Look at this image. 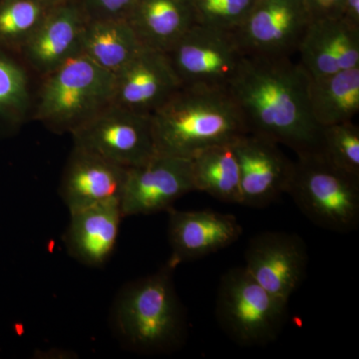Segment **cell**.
<instances>
[{
	"instance_id": "obj_1",
	"label": "cell",
	"mask_w": 359,
	"mask_h": 359,
	"mask_svg": "<svg viewBox=\"0 0 359 359\" xmlns=\"http://www.w3.org/2000/svg\"><path fill=\"white\" fill-rule=\"evenodd\" d=\"M309 78L292 57L245 56L229 87L248 133L302 156L320 154L323 127L311 115Z\"/></svg>"
},
{
	"instance_id": "obj_2",
	"label": "cell",
	"mask_w": 359,
	"mask_h": 359,
	"mask_svg": "<svg viewBox=\"0 0 359 359\" xmlns=\"http://www.w3.org/2000/svg\"><path fill=\"white\" fill-rule=\"evenodd\" d=\"M156 154L192 159L205 149L248 133L229 88L182 86L151 115Z\"/></svg>"
},
{
	"instance_id": "obj_3",
	"label": "cell",
	"mask_w": 359,
	"mask_h": 359,
	"mask_svg": "<svg viewBox=\"0 0 359 359\" xmlns=\"http://www.w3.org/2000/svg\"><path fill=\"white\" fill-rule=\"evenodd\" d=\"M174 269L167 264L154 275L130 283L118 297L116 327L133 351L164 353L185 340L186 314L175 289Z\"/></svg>"
},
{
	"instance_id": "obj_4",
	"label": "cell",
	"mask_w": 359,
	"mask_h": 359,
	"mask_svg": "<svg viewBox=\"0 0 359 359\" xmlns=\"http://www.w3.org/2000/svg\"><path fill=\"white\" fill-rule=\"evenodd\" d=\"M39 80L32 121L52 133L71 135L113 103L114 74L83 54Z\"/></svg>"
},
{
	"instance_id": "obj_5",
	"label": "cell",
	"mask_w": 359,
	"mask_h": 359,
	"mask_svg": "<svg viewBox=\"0 0 359 359\" xmlns=\"http://www.w3.org/2000/svg\"><path fill=\"white\" fill-rule=\"evenodd\" d=\"M287 194L314 224L334 233L359 224V177L337 169L321 154L297 157Z\"/></svg>"
},
{
	"instance_id": "obj_6",
	"label": "cell",
	"mask_w": 359,
	"mask_h": 359,
	"mask_svg": "<svg viewBox=\"0 0 359 359\" xmlns=\"http://www.w3.org/2000/svg\"><path fill=\"white\" fill-rule=\"evenodd\" d=\"M287 304L269 294L245 266L231 269L219 280L216 318L226 337L241 346H264L282 334Z\"/></svg>"
},
{
	"instance_id": "obj_7",
	"label": "cell",
	"mask_w": 359,
	"mask_h": 359,
	"mask_svg": "<svg viewBox=\"0 0 359 359\" xmlns=\"http://www.w3.org/2000/svg\"><path fill=\"white\" fill-rule=\"evenodd\" d=\"M73 147L127 168L138 167L156 154L152 120L114 104L71 134Z\"/></svg>"
},
{
	"instance_id": "obj_8",
	"label": "cell",
	"mask_w": 359,
	"mask_h": 359,
	"mask_svg": "<svg viewBox=\"0 0 359 359\" xmlns=\"http://www.w3.org/2000/svg\"><path fill=\"white\" fill-rule=\"evenodd\" d=\"M183 86L229 88L245 55L233 33L194 25L166 53Z\"/></svg>"
},
{
	"instance_id": "obj_9",
	"label": "cell",
	"mask_w": 359,
	"mask_h": 359,
	"mask_svg": "<svg viewBox=\"0 0 359 359\" xmlns=\"http://www.w3.org/2000/svg\"><path fill=\"white\" fill-rule=\"evenodd\" d=\"M311 21L304 0H257L233 34L245 56L292 57Z\"/></svg>"
},
{
	"instance_id": "obj_10",
	"label": "cell",
	"mask_w": 359,
	"mask_h": 359,
	"mask_svg": "<svg viewBox=\"0 0 359 359\" xmlns=\"http://www.w3.org/2000/svg\"><path fill=\"white\" fill-rule=\"evenodd\" d=\"M193 191L190 159L156 155L127 171L120 201L123 217L168 212L177 200Z\"/></svg>"
},
{
	"instance_id": "obj_11",
	"label": "cell",
	"mask_w": 359,
	"mask_h": 359,
	"mask_svg": "<svg viewBox=\"0 0 359 359\" xmlns=\"http://www.w3.org/2000/svg\"><path fill=\"white\" fill-rule=\"evenodd\" d=\"M245 269L266 292L289 304L304 282L309 264L306 243L285 231H264L250 241Z\"/></svg>"
},
{
	"instance_id": "obj_12",
	"label": "cell",
	"mask_w": 359,
	"mask_h": 359,
	"mask_svg": "<svg viewBox=\"0 0 359 359\" xmlns=\"http://www.w3.org/2000/svg\"><path fill=\"white\" fill-rule=\"evenodd\" d=\"M276 142L247 133L235 143L240 169L241 205L266 208L287 192L294 162Z\"/></svg>"
},
{
	"instance_id": "obj_13",
	"label": "cell",
	"mask_w": 359,
	"mask_h": 359,
	"mask_svg": "<svg viewBox=\"0 0 359 359\" xmlns=\"http://www.w3.org/2000/svg\"><path fill=\"white\" fill-rule=\"evenodd\" d=\"M87 22L78 0H63L52 9L18 56L39 79L82 54Z\"/></svg>"
},
{
	"instance_id": "obj_14",
	"label": "cell",
	"mask_w": 359,
	"mask_h": 359,
	"mask_svg": "<svg viewBox=\"0 0 359 359\" xmlns=\"http://www.w3.org/2000/svg\"><path fill=\"white\" fill-rule=\"evenodd\" d=\"M114 78L112 104L144 115H152L183 86L167 54L147 48Z\"/></svg>"
},
{
	"instance_id": "obj_15",
	"label": "cell",
	"mask_w": 359,
	"mask_h": 359,
	"mask_svg": "<svg viewBox=\"0 0 359 359\" xmlns=\"http://www.w3.org/2000/svg\"><path fill=\"white\" fill-rule=\"evenodd\" d=\"M168 212L171 257L167 264L173 269L226 249L242 236V226L233 215L212 210L179 211L174 208Z\"/></svg>"
},
{
	"instance_id": "obj_16",
	"label": "cell",
	"mask_w": 359,
	"mask_h": 359,
	"mask_svg": "<svg viewBox=\"0 0 359 359\" xmlns=\"http://www.w3.org/2000/svg\"><path fill=\"white\" fill-rule=\"evenodd\" d=\"M127 168L73 147L60 184V195L70 212L111 201H121Z\"/></svg>"
},
{
	"instance_id": "obj_17",
	"label": "cell",
	"mask_w": 359,
	"mask_h": 359,
	"mask_svg": "<svg viewBox=\"0 0 359 359\" xmlns=\"http://www.w3.org/2000/svg\"><path fill=\"white\" fill-rule=\"evenodd\" d=\"M297 53L311 79L359 67V29L341 18L311 20Z\"/></svg>"
},
{
	"instance_id": "obj_18",
	"label": "cell",
	"mask_w": 359,
	"mask_h": 359,
	"mask_svg": "<svg viewBox=\"0 0 359 359\" xmlns=\"http://www.w3.org/2000/svg\"><path fill=\"white\" fill-rule=\"evenodd\" d=\"M70 215L65 233L68 252L86 266H103L114 250L120 223L124 218L120 202L111 201Z\"/></svg>"
},
{
	"instance_id": "obj_19",
	"label": "cell",
	"mask_w": 359,
	"mask_h": 359,
	"mask_svg": "<svg viewBox=\"0 0 359 359\" xmlns=\"http://www.w3.org/2000/svg\"><path fill=\"white\" fill-rule=\"evenodd\" d=\"M127 21L144 48L168 53L195 25L193 0H136Z\"/></svg>"
},
{
	"instance_id": "obj_20",
	"label": "cell",
	"mask_w": 359,
	"mask_h": 359,
	"mask_svg": "<svg viewBox=\"0 0 359 359\" xmlns=\"http://www.w3.org/2000/svg\"><path fill=\"white\" fill-rule=\"evenodd\" d=\"M33 77L20 56L0 48V137L18 133L32 121Z\"/></svg>"
},
{
	"instance_id": "obj_21",
	"label": "cell",
	"mask_w": 359,
	"mask_h": 359,
	"mask_svg": "<svg viewBox=\"0 0 359 359\" xmlns=\"http://www.w3.org/2000/svg\"><path fill=\"white\" fill-rule=\"evenodd\" d=\"M309 101L320 127L353 121L359 112V67L309 80Z\"/></svg>"
},
{
	"instance_id": "obj_22",
	"label": "cell",
	"mask_w": 359,
	"mask_h": 359,
	"mask_svg": "<svg viewBox=\"0 0 359 359\" xmlns=\"http://www.w3.org/2000/svg\"><path fill=\"white\" fill-rule=\"evenodd\" d=\"M235 143L212 146L194 156L191 165L195 191L209 194L228 204L241 205L240 169Z\"/></svg>"
},
{
	"instance_id": "obj_23",
	"label": "cell",
	"mask_w": 359,
	"mask_h": 359,
	"mask_svg": "<svg viewBox=\"0 0 359 359\" xmlns=\"http://www.w3.org/2000/svg\"><path fill=\"white\" fill-rule=\"evenodd\" d=\"M143 48L127 20L87 22L82 54L112 74L119 72Z\"/></svg>"
},
{
	"instance_id": "obj_24",
	"label": "cell",
	"mask_w": 359,
	"mask_h": 359,
	"mask_svg": "<svg viewBox=\"0 0 359 359\" xmlns=\"http://www.w3.org/2000/svg\"><path fill=\"white\" fill-rule=\"evenodd\" d=\"M61 1L0 0V48L18 55L52 9Z\"/></svg>"
},
{
	"instance_id": "obj_25",
	"label": "cell",
	"mask_w": 359,
	"mask_h": 359,
	"mask_svg": "<svg viewBox=\"0 0 359 359\" xmlns=\"http://www.w3.org/2000/svg\"><path fill=\"white\" fill-rule=\"evenodd\" d=\"M337 169L359 177V128L353 121L323 127L321 152Z\"/></svg>"
},
{
	"instance_id": "obj_26",
	"label": "cell",
	"mask_w": 359,
	"mask_h": 359,
	"mask_svg": "<svg viewBox=\"0 0 359 359\" xmlns=\"http://www.w3.org/2000/svg\"><path fill=\"white\" fill-rule=\"evenodd\" d=\"M257 0H193L195 25L233 33L245 22Z\"/></svg>"
},
{
	"instance_id": "obj_27",
	"label": "cell",
	"mask_w": 359,
	"mask_h": 359,
	"mask_svg": "<svg viewBox=\"0 0 359 359\" xmlns=\"http://www.w3.org/2000/svg\"><path fill=\"white\" fill-rule=\"evenodd\" d=\"M88 21L127 20L136 0H78Z\"/></svg>"
},
{
	"instance_id": "obj_28",
	"label": "cell",
	"mask_w": 359,
	"mask_h": 359,
	"mask_svg": "<svg viewBox=\"0 0 359 359\" xmlns=\"http://www.w3.org/2000/svg\"><path fill=\"white\" fill-rule=\"evenodd\" d=\"M311 20L340 18L344 0H304Z\"/></svg>"
},
{
	"instance_id": "obj_29",
	"label": "cell",
	"mask_w": 359,
	"mask_h": 359,
	"mask_svg": "<svg viewBox=\"0 0 359 359\" xmlns=\"http://www.w3.org/2000/svg\"><path fill=\"white\" fill-rule=\"evenodd\" d=\"M340 18L359 29V0H344Z\"/></svg>"
},
{
	"instance_id": "obj_30",
	"label": "cell",
	"mask_w": 359,
	"mask_h": 359,
	"mask_svg": "<svg viewBox=\"0 0 359 359\" xmlns=\"http://www.w3.org/2000/svg\"><path fill=\"white\" fill-rule=\"evenodd\" d=\"M57 1H61V0H57Z\"/></svg>"
}]
</instances>
